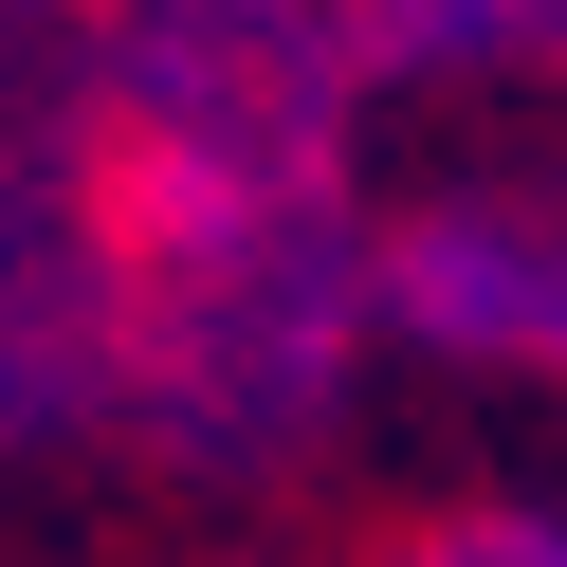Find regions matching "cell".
<instances>
[{"label": "cell", "instance_id": "1", "mask_svg": "<svg viewBox=\"0 0 567 567\" xmlns=\"http://www.w3.org/2000/svg\"><path fill=\"white\" fill-rule=\"evenodd\" d=\"M384 74L348 0H92V257L111 476L275 513L384 367Z\"/></svg>", "mask_w": 567, "mask_h": 567}, {"label": "cell", "instance_id": "2", "mask_svg": "<svg viewBox=\"0 0 567 567\" xmlns=\"http://www.w3.org/2000/svg\"><path fill=\"white\" fill-rule=\"evenodd\" d=\"M111 476V257H92V0H0V513Z\"/></svg>", "mask_w": 567, "mask_h": 567}, {"label": "cell", "instance_id": "3", "mask_svg": "<svg viewBox=\"0 0 567 567\" xmlns=\"http://www.w3.org/2000/svg\"><path fill=\"white\" fill-rule=\"evenodd\" d=\"M384 348L440 384L567 403V128L384 184Z\"/></svg>", "mask_w": 567, "mask_h": 567}, {"label": "cell", "instance_id": "4", "mask_svg": "<svg viewBox=\"0 0 567 567\" xmlns=\"http://www.w3.org/2000/svg\"><path fill=\"white\" fill-rule=\"evenodd\" d=\"M384 111H549L567 128V0H348Z\"/></svg>", "mask_w": 567, "mask_h": 567}, {"label": "cell", "instance_id": "5", "mask_svg": "<svg viewBox=\"0 0 567 567\" xmlns=\"http://www.w3.org/2000/svg\"><path fill=\"white\" fill-rule=\"evenodd\" d=\"M367 567H567V494H421L367 530Z\"/></svg>", "mask_w": 567, "mask_h": 567}]
</instances>
